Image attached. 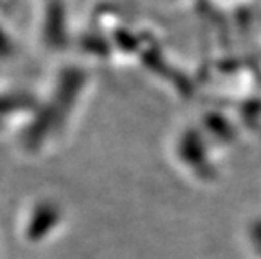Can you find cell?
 <instances>
[{
    "instance_id": "cell-1",
    "label": "cell",
    "mask_w": 261,
    "mask_h": 259,
    "mask_svg": "<svg viewBox=\"0 0 261 259\" xmlns=\"http://www.w3.org/2000/svg\"><path fill=\"white\" fill-rule=\"evenodd\" d=\"M54 224H56V217H54V211L51 209V204H41L34 209L31 214L29 220L25 225V236L29 241H42L47 238L49 233L53 231Z\"/></svg>"
}]
</instances>
